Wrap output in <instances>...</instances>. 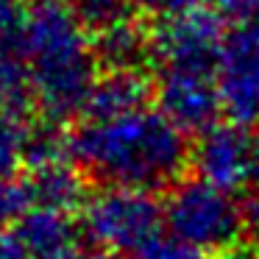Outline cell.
Listing matches in <instances>:
<instances>
[{
    "instance_id": "3",
    "label": "cell",
    "mask_w": 259,
    "mask_h": 259,
    "mask_svg": "<svg viewBox=\"0 0 259 259\" xmlns=\"http://www.w3.org/2000/svg\"><path fill=\"white\" fill-rule=\"evenodd\" d=\"M84 226L92 242L123 256H137L156 234L167 229L164 203L153 192L109 187L84 209Z\"/></svg>"
},
{
    "instance_id": "4",
    "label": "cell",
    "mask_w": 259,
    "mask_h": 259,
    "mask_svg": "<svg viewBox=\"0 0 259 259\" xmlns=\"http://www.w3.org/2000/svg\"><path fill=\"white\" fill-rule=\"evenodd\" d=\"M226 39V20L212 6H195L162 17L151 31L153 62L159 70H201L214 73Z\"/></svg>"
},
{
    "instance_id": "11",
    "label": "cell",
    "mask_w": 259,
    "mask_h": 259,
    "mask_svg": "<svg viewBox=\"0 0 259 259\" xmlns=\"http://www.w3.org/2000/svg\"><path fill=\"white\" fill-rule=\"evenodd\" d=\"M209 6L226 20V23H245L259 14V0H209Z\"/></svg>"
},
{
    "instance_id": "15",
    "label": "cell",
    "mask_w": 259,
    "mask_h": 259,
    "mask_svg": "<svg viewBox=\"0 0 259 259\" xmlns=\"http://www.w3.org/2000/svg\"><path fill=\"white\" fill-rule=\"evenodd\" d=\"M234 259H251V256H234Z\"/></svg>"
},
{
    "instance_id": "7",
    "label": "cell",
    "mask_w": 259,
    "mask_h": 259,
    "mask_svg": "<svg viewBox=\"0 0 259 259\" xmlns=\"http://www.w3.org/2000/svg\"><path fill=\"white\" fill-rule=\"evenodd\" d=\"M153 101L159 112L184 134H203L223 117L214 73L159 70V78L153 81Z\"/></svg>"
},
{
    "instance_id": "10",
    "label": "cell",
    "mask_w": 259,
    "mask_h": 259,
    "mask_svg": "<svg viewBox=\"0 0 259 259\" xmlns=\"http://www.w3.org/2000/svg\"><path fill=\"white\" fill-rule=\"evenodd\" d=\"M131 259H209V256L203 251H198L195 245H190L187 240L176 237L170 229H164Z\"/></svg>"
},
{
    "instance_id": "8",
    "label": "cell",
    "mask_w": 259,
    "mask_h": 259,
    "mask_svg": "<svg viewBox=\"0 0 259 259\" xmlns=\"http://www.w3.org/2000/svg\"><path fill=\"white\" fill-rule=\"evenodd\" d=\"M153 98V81L140 70H112L92 84L87 98V117L90 120H112L123 114L140 112Z\"/></svg>"
},
{
    "instance_id": "6",
    "label": "cell",
    "mask_w": 259,
    "mask_h": 259,
    "mask_svg": "<svg viewBox=\"0 0 259 259\" xmlns=\"http://www.w3.org/2000/svg\"><path fill=\"white\" fill-rule=\"evenodd\" d=\"M253 162H256V128H245L226 120L198 134L190 167L198 173V179L234 195H245L253 190Z\"/></svg>"
},
{
    "instance_id": "5",
    "label": "cell",
    "mask_w": 259,
    "mask_h": 259,
    "mask_svg": "<svg viewBox=\"0 0 259 259\" xmlns=\"http://www.w3.org/2000/svg\"><path fill=\"white\" fill-rule=\"evenodd\" d=\"M214 78L223 117L259 128V14L226 31Z\"/></svg>"
},
{
    "instance_id": "1",
    "label": "cell",
    "mask_w": 259,
    "mask_h": 259,
    "mask_svg": "<svg viewBox=\"0 0 259 259\" xmlns=\"http://www.w3.org/2000/svg\"><path fill=\"white\" fill-rule=\"evenodd\" d=\"M73 153L109 187L145 192L170 190L192 162L187 134L148 106L123 117L90 120L73 140Z\"/></svg>"
},
{
    "instance_id": "14",
    "label": "cell",
    "mask_w": 259,
    "mask_h": 259,
    "mask_svg": "<svg viewBox=\"0 0 259 259\" xmlns=\"http://www.w3.org/2000/svg\"><path fill=\"white\" fill-rule=\"evenodd\" d=\"M253 190H259V131H256V162H253Z\"/></svg>"
},
{
    "instance_id": "9",
    "label": "cell",
    "mask_w": 259,
    "mask_h": 259,
    "mask_svg": "<svg viewBox=\"0 0 259 259\" xmlns=\"http://www.w3.org/2000/svg\"><path fill=\"white\" fill-rule=\"evenodd\" d=\"M103 59L112 64V70H140L153 59L151 31H142L140 25L128 23L114 25L103 42Z\"/></svg>"
},
{
    "instance_id": "13",
    "label": "cell",
    "mask_w": 259,
    "mask_h": 259,
    "mask_svg": "<svg viewBox=\"0 0 259 259\" xmlns=\"http://www.w3.org/2000/svg\"><path fill=\"white\" fill-rule=\"evenodd\" d=\"M64 259H125V256L103 248V251H90V253H70V256H64Z\"/></svg>"
},
{
    "instance_id": "2",
    "label": "cell",
    "mask_w": 259,
    "mask_h": 259,
    "mask_svg": "<svg viewBox=\"0 0 259 259\" xmlns=\"http://www.w3.org/2000/svg\"><path fill=\"white\" fill-rule=\"evenodd\" d=\"M164 220L176 237L187 240L206 256H231L248 234L240 198L198 176L170 187Z\"/></svg>"
},
{
    "instance_id": "12",
    "label": "cell",
    "mask_w": 259,
    "mask_h": 259,
    "mask_svg": "<svg viewBox=\"0 0 259 259\" xmlns=\"http://www.w3.org/2000/svg\"><path fill=\"white\" fill-rule=\"evenodd\" d=\"M140 3L148 9V12L170 17V14H179V12H187V9L203 6V3H209V0H140Z\"/></svg>"
}]
</instances>
